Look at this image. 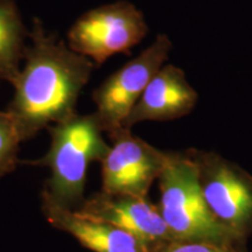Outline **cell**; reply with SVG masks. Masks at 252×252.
<instances>
[{
    "instance_id": "5",
    "label": "cell",
    "mask_w": 252,
    "mask_h": 252,
    "mask_svg": "<svg viewBox=\"0 0 252 252\" xmlns=\"http://www.w3.org/2000/svg\"><path fill=\"white\" fill-rule=\"evenodd\" d=\"M190 152L209 212L223 228L245 242L252 235V175L215 152Z\"/></svg>"
},
{
    "instance_id": "1",
    "label": "cell",
    "mask_w": 252,
    "mask_h": 252,
    "mask_svg": "<svg viewBox=\"0 0 252 252\" xmlns=\"http://www.w3.org/2000/svg\"><path fill=\"white\" fill-rule=\"evenodd\" d=\"M30 40L7 109L24 141L76 113L78 96L94 68L90 59L47 31L40 19H33Z\"/></svg>"
},
{
    "instance_id": "7",
    "label": "cell",
    "mask_w": 252,
    "mask_h": 252,
    "mask_svg": "<svg viewBox=\"0 0 252 252\" xmlns=\"http://www.w3.org/2000/svg\"><path fill=\"white\" fill-rule=\"evenodd\" d=\"M112 146L102 163V191L147 197L153 182L165 165L166 151H161L121 128L109 135Z\"/></svg>"
},
{
    "instance_id": "9",
    "label": "cell",
    "mask_w": 252,
    "mask_h": 252,
    "mask_svg": "<svg viewBox=\"0 0 252 252\" xmlns=\"http://www.w3.org/2000/svg\"><path fill=\"white\" fill-rule=\"evenodd\" d=\"M197 93L189 84L185 71L173 64H163L152 77L139 100L125 119L123 127L143 122H169L193 111Z\"/></svg>"
},
{
    "instance_id": "12",
    "label": "cell",
    "mask_w": 252,
    "mask_h": 252,
    "mask_svg": "<svg viewBox=\"0 0 252 252\" xmlns=\"http://www.w3.org/2000/svg\"><path fill=\"white\" fill-rule=\"evenodd\" d=\"M23 141L13 116L7 110L0 111V179L15 169L19 147Z\"/></svg>"
},
{
    "instance_id": "6",
    "label": "cell",
    "mask_w": 252,
    "mask_h": 252,
    "mask_svg": "<svg viewBox=\"0 0 252 252\" xmlns=\"http://www.w3.org/2000/svg\"><path fill=\"white\" fill-rule=\"evenodd\" d=\"M172 41L159 34L139 55L100 83L93 93L96 113L103 131L111 135L123 128L125 119L139 100L147 84L165 64Z\"/></svg>"
},
{
    "instance_id": "11",
    "label": "cell",
    "mask_w": 252,
    "mask_h": 252,
    "mask_svg": "<svg viewBox=\"0 0 252 252\" xmlns=\"http://www.w3.org/2000/svg\"><path fill=\"white\" fill-rule=\"evenodd\" d=\"M30 32L15 0H0V80L12 84L20 71Z\"/></svg>"
},
{
    "instance_id": "2",
    "label": "cell",
    "mask_w": 252,
    "mask_h": 252,
    "mask_svg": "<svg viewBox=\"0 0 252 252\" xmlns=\"http://www.w3.org/2000/svg\"><path fill=\"white\" fill-rule=\"evenodd\" d=\"M48 152L30 165L48 167L50 176L41 196L55 206L76 210L83 202L87 172L94 161H102L110 146L103 138V128L96 113L78 115L48 126Z\"/></svg>"
},
{
    "instance_id": "4",
    "label": "cell",
    "mask_w": 252,
    "mask_h": 252,
    "mask_svg": "<svg viewBox=\"0 0 252 252\" xmlns=\"http://www.w3.org/2000/svg\"><path fill=\"white\" fill-rule=\"evenodd\" d=\"M147 33L143 12L130 1L118 0L82 14L68 32V46L100 65L119 53L130 54Z\"/></svg>"
},
{
    "instance_id": "10",
    "label": "cell",
    "mask_w": 252,
    "mask_h": 252,
    "mask_svg": "<svg viewBox=\"0 0 252 252\" xmlns=\"http://www.w3.org/2000/svg\"><path fill=\"white\" fill-rule=\"evenodd\" d=\"M41 200L49 224L71 235L82 247L94 252H151L149 245L131 232L55 206L45 196H41Z\"/></svg>"
},
{
    "instance_id": "3",
    "label": "cell",
    "mask_w": 252,
    "mask_h": 252,
    "mask_svg": "<svg viewBox=\"0 0 252 252\" xmlns=\"http://www.w3.org/2000/svg\"><path fill=\"white\" fill-rule=\"evenodd\" d=\"M158 180L160 187L158 207L175 241L244 247L245 242L223 228L208 209L190 150L166 151L165 165Z\"/></svg>"
},
{
    "instance_id": "8",
    "label": "cell",
    "mask_w": 252,
    "mask_h": 252,
    "mask_svg": "<svg viewBox=\"0 0 252 252\" xmlns=\"http://www.w3.org/2000/svg\"><path fill=\"white\" fill-rule=\"evenodd\" d=\"M87 219L99 220L131 232L150 249L165 242L175 241L166 225L159 207L147 197L98 191L84 198L75 210Z\"/></svg>"
},
{
    "instance_id": "13",
    "label": "cell",
    "mask_w": 252,
    "mask_h": 252,
    "mask_svg": "<svg viewBox=\"0 0 252 252\" xmlns=\"http://www.w3.org/2000/svg\"><path fill=\"white\" fill-rule=\"evenodd\" d=\"M151 252H245L243 247L230 244L210 243V242L169 241L158 244Z\"/></svg>"
}]
</instances>
